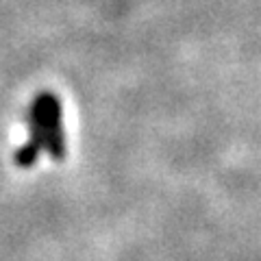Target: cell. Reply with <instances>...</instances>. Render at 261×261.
Returning <instances> with one entry per match:
<instances>
[{
	"instance_id": "cell-1",
	"label": "cell",
	"mask_w": 261,
	"mask_h": 261,
	"mask_svg": "<svg viewBox=\"0 0 261 261\" xmlns=\"http://www.w3.org/2000/svg\"><path fill=\"white\" fill-rule=\"evenodd\" d=\"M33 109L37 111L42 120L44 130V146L50 152L55 161H63L65 157V142H63V128H61V105L55 94H42L33 102Z\"/></svg>"
},
{
	"instance_id": "cell-2",
	"label": "cell",
	"mask_w": 261,
	"mask_h": 261,
	"mask_svg": "<svg viewBox=\"0 0 261 261\" xmlns=\"http://www.w3.org/2000/svg\"><path fill=\"white\" fill-rule=\"evenodd\" d=\"M42 146H44L42 120H39L35 109H31V133H29V142H27V146H22V148L15 152V163H18L20 168L35 166L37 154H39V150H42Z\"/></svg>"
}]
</instances>
